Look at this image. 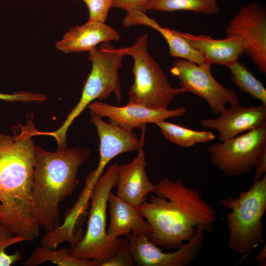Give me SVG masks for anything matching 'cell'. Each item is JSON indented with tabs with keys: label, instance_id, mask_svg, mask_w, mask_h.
<instances>
[{
	"label": "cell",
	"instance_id": "6da1fadb",
	"mask_svg": "<svg viewBox=\"0 0 266 266\" xmlns=\"http://www.w3.org/2000/svg\"><path fill=\"white\" fill-rule=\"evenodd\" d=\"M156 193L149 202L138 206L151 227L149 239L166 250L177 249L190 240L197 228L212 233L216 211L199 192L186 186L181 179L167 177L156 185Z\"/></svg>",
	"mask_w": 266,
	"mask_h": 266
},
{
	"label": "cell",
	"instance_id": "7a4b0ae2",
	"mask_svg": "<svg viewBox=\"0 0 266 266\" xmlns=\"http://www.w3.org/2000/svg\"><path fill=\"white\" fill-rule=\"evenodd\" d=\"M32 120L14 135L0 134V224L31 241L40 233L33 215L35 148Z\"/></svg>",
	"mask_w": 266,
	"mask_h": 266
},
{
	"label": "cell",
	"instance_id": "3957f363",
	"mask_svg": "<svg viewBox=\"0 0 266 266\" xmlns=\"http://www.w3.org/2000/svg\"><path fill=\"white\" fill-rule=\"evenodd\" d=\"M90 155V149L81 146L50 152L36 145L33 215L46 232L61 224L60 204L73 194L79 183V168Z\"/></svg>",
	"mask_w": 266,
	"mask_h": 266
},
{
	"label": "cell",
	"instance_id": "277c9868",
	"mask_svg": "<svg viewBox=\"0 0 266 266\" xmlns=\"http://www.w3.org/2000/svg\"><path fill=\"white\" fill-rule=\"evenodd\" d=\"M220 203L230 210L227 214V246L242 256V261L265 242L262 218L266 210V174L237 197H228Z\"/></svg>",
	"mask_w": 266,
	"mask_h": 266
},
{
	"label": "cell",
	"instance_id": "5b68a950",
	"mask_svg": "<svg viewBox=\"0 0 266 266\" xmlns=\"http://www.w3.org/2000/svg\"><path fill=\"white\" fill-rule=\"evenodd\" d=\"M89 60L92 68L84 82L80 99L70 112L61 126L53 132H43V135L54 137L58 148L66 147L67 131L89 105L98 99L103 100L114 93L118 102L122 101L121 85L119 75L124 56L110 42L100 44L89 52Z\"/></svg>",
	"mask_w": 266,
	"mask_h": 266
},
{
	"label": "cell",
	"instance_id": "8992f818",
	"mask_svg": "<svg viewBox=\"0 0 266 266\" xmlns=\"http://www.w3.org/2000/svg\"><path fill=\"white\" fill-rule=\"evenodd\" d=\"M148 34L139 36L132 45L118 48L133 60L134 82L128 91L129 103L154 109H167L177 95L185 93L180 88L171 86L164 70L148 53Z\"/></svg>",
	"mask_w": 266,
	"mask_h": 266
},
{
	"label": "cell",
	"instance_id": "52a82bcc",
	"mask_svg": "<svg viewBox=\"0 0 266 266\" xmlns=\"http://www.w3.org/2000/svg\"><path fill=\"white\" fill-rule=\"evenodd\" d=\"M119 164L111 165L95 184L90 198V209L86 233L71 247V255L77 259L100 263L110 258L121 244L122 238L110 239L106 234L108 198L116 185Z\"/></svg>",
	"mask_w": 266,
	"mask_h": 266
},
{
	"label": "cell",
	"instance_id": "ba28073f",
	"mask_svg": "<svg viewBox=\"0 0 266 266\" xmlns=\"http://www.w3.org/2000/svg\"><path fill=\"white\" fill-rule=\"evenodd\" d=\"M266 149V126L208 147L211 163L227 177L251 172Z\"/></svg>",
	"mask_w": 266,
	"mask_h": 266
},
{
	"label": "cell",
	"instance_id": "9c48e42d",
	"mask_svg": "<svg viewBox=\"0 0 266 266\" xmlns=\"http://www.w3.org/2000/svg\"><path fill=\"white\" fill-rule=\"evenodd\" d=\"M211 65L206 63L196 64L184 59H177L170 69L176 76L179 85L185 92L203 99L208 104L214 115L221 114L229 104L239 103L237 93L224 87L213 76Z\"/></svg>",
	"mask_w": 266,
	"mask_h": 266
},
{
	"label": "cell",
	"instance_id": "30bf717a",
	"mask_svg": "<svg viewBox=\"0 0 266 266\" xmlns=\"http://www.w3.org/2000/svg\"><path fill=\"white\" fill-rule=\"evenodd\" d=\"M226 36L240 39L244 53L260 72L266 73V13L256 2L242 6L225 30Z\"/></svg>",
	"mask_w": 266,
	"mask_h": 266
},
{
	"label": "cell",
	"instance_id": "8fae6325",
	"mask_svg": "<svg viewBox=\"0 0 266 266\" xmlns=\"http://www.w3.org/2000/svg\"><path fill=\"white\" fill-rule=\"evenodd\" d=\"M204 231L197 228L194 236L171 253L162 251L147 235L130 233L126 235L135 265L139 266H187L200 253Z\"/></svg>",
	"mask_w": 266,
	"mask_h": 266
},
{
	"label": "cell",
	"instance_id": "7c38bea8",
	"mask_svg": "<svg viewBox=\"0 0 266 266\" xmlns=\"http://www.w3.org/2000/svg\"><path fill=\"white\" fill-rule=\"evenodd\" d=\"M88 107L91 112L101 117L109 119V122L127 131L143 128L147 123L166 121L169 118L179 117L186 113L184 107L173 109H154L142 105L128 103L118 106L100 100H95Z\"/></svg>",
	"mask_w": 266,
	"mask_h": 266
},
{
	"label": "cell",
	"instance_id": "4fadbf2b",
	"mask_svg": "<svg viewBox=\"0 0 266 266\" xmlns=\"http://www.w3.org/2000/svg\"><path fill=\"white\" fill-rule=\"evenodd\" d=\"M91 122L95 126L100 140V160L96 169L87 175L96 183L102 175L106 166L120 154L138 151L143 146L144 136L139 140L132 131H126L91 112Z\"/></svg>",
	"mask_w": 266,
	"mask_h": 266
},
{
	"label": "cell",
	"instance_id": "5bb4252c",
	"mask_svg": "<svg viewBox=\"0 0 266 266\" xmlns=\"http://www.w3.org/2000/svg\"><path fill=\"white\" fill-rule=\"evenodd\" d=\"M203 127L217 130L220 142L237 136L239 133L266 126V106L243 107L240 103L231 105L215 119H202Z\"/></svg>",
	"mask_w": 266,
	"mask_h": 266
},
{
	"label": "cell",
	"instance_id": "9a60e30c",
	"mask_svg": "<svg viewBox=\"0 0 266 266\" xmlns=\"http://www.w3.org/2000/svg\"><path fill=\"white\" fill-rule=\"evenodd\" d=\"M146 162L143 146L131 162L118 165L116 195L130 203L139 206L145 203L148 195L156 193V185L148 179L146 172Z\"/></svg>",
	"mask_w": 266,
	"mask_h": 266
},
{
	"label": "cell",
	"instance_id": "2e32d148",
	"mask_svg": "<svg viewBox=\"0 0 266 266\" xmlns=\"http://www.w3.org/2000/svg\"><path fill=\"white\" fill-rule=\"evenodd\" d=\"M120 38L118 32L105 22L88 20L82 25L72 27L56 46L65 53L89 52L99 44Z\"/></svg>",
	"mask_w": 266,
	"mask_h": 266
},
{
	"label": "cell",
	"instance_id": "e0dca14e",
	"mask_svg": "<svg viewBox=\"0 0 266 266\" xmlns=\"http://www.w3.org/2000/svg\"><path fill=\"white\" fill-rule=\"evenodd\" d=\"M107 207L110 223L106 230L108 237L112 240L133 233L148 236L151 227L138 207L124 200L111 192L108 198Z\"/></svg>",
	"mask_w": 266,
	"mask_h": 266
},
{
	"label": "cell",
	"instance_id": "ac0fdd59",
	"mask_svg": "<svg viewBox=\"0 0 266 266\" xmlns=\"http://www.w3.org/2000/svg\"><path fill=\"white\" fill-rule=\"evenodd\" d=\"M184 37L202 56L205 63L224 66L228 68L244 53L243 45L236 36L215 39L204 35L181 33Z\"/></svg>",
	"mask_w": 266,
	"mask_h": 266
},
{
	"label": "cell",
	"instance_id": "d6986e66",
	"mask_svg": "<svg viewBox=\"0 0 266 266\" xmlns=\"http://www.w3.org/2000/svg\"><path fill=\"white\" fill-rule=\"evenodd\" d=\"M125 27L143 25L158 32L165 39L169 47V54L173 57L186 60L196 64L205 63L200 53L179 32L161 26L155 19L138 10H130L123 21Z\"/></svg>",
	"mask_w": 266,
	"mask_h": 266
},
{
	"label": "cell",
	"instance_id": "ffe728a7",
	"mask_svg": "<svg viewBox=\"0 0 266 266\" xmlns=\"http://www.w3.org/2000/svg\"><path fill=\"white\" fill-rule=\"evenodd\" d=\"M71 251V247L57 250L39 246L25 260L23 265L38 266L44 263L50 262L59 266H98L96 261L81 260L73 257Z\"/></svg>",
	"mask_w": 266,
	"mask_h": 266
},
{
	"label": "cell",
	"instance_id": "44dd1931",
	"mask_svg": "<svg viewBox=\"0 0 266 266\" xmlns=\"http://www.w3.org/2000/svg\"><path fill=\"white\" fill-rule=\"evenodd\" d=\"M156 125L166 139L181 147H190L197 143L208 142L216 138L211 131H196L166 121L158 122Z\"/></svg>",
	"mask_w": 266,
	"mask_h": 266
},
{
	"label": "cell",
	"instance_id": "7402d4cb",
	"mask_svg": "<svg viewBox=\"0 0 266 266\" xmlns=\"http://www.w3.org/2000/svg\"><path fill=\"white\" fill-rule=\"evenodd\" d=\"M172 12L191 11L207 15L216 14L219 11L216 0H151L147 10Z\"/></svg>",
	"mask_w": 266,
	"mask_h": 266
},
{
	"label": "cell",
	"instance_id": "603a6c76",
	"mask_svg": "<svg viewBox=\"0 0 266 266\" xmlns=\"http://www.w3.org/2000/svg\"><path fill=\"white\" fill-rule=\"evenodd\" d=\"M228 68L231 70L234 84L240 90L259 100L262 105L266 106V89L245 65L236 61Z\"/></svg>",
	"mask_w": 266,
	"mask_h": 266
},
{
	"label": "cell",
	"instance_id": "cb8c5ba5",
	"mask_svg": "<svg viewBox=\"0 0 266 266\" xmlns=\"http://www.w3.org/2000/svg\"><path fill=\"white\" fill-rule=\"evenodd\" d=\"M27 241L31 240L27 237L14 234L5 226L0 224V266H10L22 260L20 252L8 254L5 250L10 246Z\"/></svg>",
	"mask_w": 266,
	"mask_h": 266
},
{
	"label": "cell",
	"instance_id": "d4e9b609",
	"mask_svg": "<svg viewBox=\"0 0 266 266\" xmlns=\"http://www.w3.org/2000/svg\"><path fill=\"white\" fill-rule=\"evenodd\" d=\"M133 256L127 237L122 238L120 246L114 254L99 266H134Z\"/></svg>",
	"mask_w": 266,
	"mask_h": 266
},
{
	"label": "cell",
	"instance_id": "484cf974",
	"mask_svg": "<svg viewBox=\"0 0 266 266\" xmlns=\"http://www.w3.org/2000/svg\"><path fill=\"white\" fill-rule=\"evenodd\" d=\"M88 9L89 20L105 22L113 0H81Z\"/></svg>",
	"mask_w": 266,
	"mask_h": 266
},
{
	"label": "cell",
	"instance_id": "4316f807",
	"mask_svg": "<svg viewBox=\"0 0 266 266\" xmlns=\"http://www.w3.org/2000/svg\"><path fill=\"white\" fill-rule=\"evenodd\" d=\"M46 96L39 93H34L29 92H20L13 94L0 93V100L6 101H22L42 102L46 100Z\"/></svg>",
	"mask_w": 266,
	"mask_h": 266
},
{
	"label": "cell",
	"instance_id": "83f0119b",
	"mask_svg": "<svg viewBox=\"0 0 266 266\" xmlns=\"http://www.w3.org/2000/svg\"><path fill=\"white\" fill-rule=\"evenodd\" d=\"M151 0H113V7L126 10H135L145 12Z\"/></svg>",
	"mask_w": 266,
	"mask_h": 266
},
{
	"label": "cell",
	"instance_id": "f1b7e54d",
	"mask_svg": "<svg viewBox=\"0 0 266 266\" xmlns=\"http://www.w3.org/2000/svg\"><path fill=\"white\" fill-rule=\"evenodd\" d=\"M254 182L260 180L266 172V149L261 153L256 164Z\"/></svg>",
	"mask_w": 266,
	"mask_h": 266
},
{
	"label": "cell",
	"instance_id": "f546056e",
	"mask_svg": "<svg viewBox=\"0 0 266 266\" xmlns=\"http://www.w3.org/2000/svg\"><path fill=\"white\" fill-rule=\"evenodd\" d=\"M266 245H265L261 250L260 252L258 254L255 258V261H257L259 264L261 266H266Z\"/></svg>",
	"mask_w": 266,
	"mask_h": 266
},
{
	"label": "cell",
	"instance_id": "4dcf8cb0",
	"mask_svg": "<svg viewBox=\"0 0 266 266\" xmlns=\"http://www.w3.org/2000/svg\"></svg>",
	"mask_w": 266,
	"mask_h": 266
}]
</instances>
